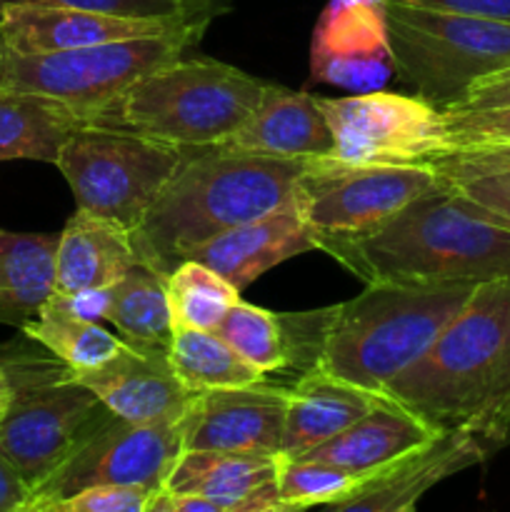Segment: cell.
Returning <instances> with one entry per match:
<instances>
[{"instance_id":"1","label":"cell","mask_w":510,"mask_h":512,"mask_svg":"<svg viewBox=\"0 0 510 512\" xmlns=\"http://www.w3.org/2000/svg\"><path fill=\"white\" fill-rule=\"evenodd\" d=\"M383 398L430 430L510 445V278L485 280L433 345L393 378Z\"/></svg>"},{"instance_id":"2","label":"cell","mask_w":510,"mask_h":512,"mask_svg":"<svg viewBox=\"0 0 510 512\" xmlns=\"http://www.w3.org/2000/svg\"><path fill=\"white\" fill-rule=\"evenodd\" d=\"M308 158H275L228 145L185 148L183 160L133 230L140 263L168 275L215 235L295 200Z\"/></svg>"},{"instance_id":"3","label":"cell","mask_w":510,"mask_h":512,"mask_svg":"<svg viewBox=\"0 0 510 512\" xmlns=\"http://www.w3.org/2000/svg\"><path fill=\"white\" fill-rule=\"evenodd\" d=\"M318 250L368 283H485L510 278V230L448 183L395 218Z\"/></svg>"},{"instance_id":"4","label":"cell","mask_w":510,"mask_h":512,"mask_svg":"<svg viewBox=\"0 0 510 512\" xmlns=\"http://www.w3.org/2000/svg\"><path fill=\"white\" fill-rule=\"evenodd\" d=\"M480 283H368L325 308L313 370L383 395L463 310Z\"/></svg>"},{"instance_id":"5","label":"cell","mask_w":510,"mask_h":512,"mask_svg":"<svg viewBox=\"0 0 510 512\" xmlns=\"http://www.w3.org/2000/svg\"><path fill=\"white\" fill-rule=\"evenodd\" d=\"M268 85L235 65L180 55L128 85L85 125L128 130L175 148H205L235 133Z\"/></svg>"},{"instance_id":"6","label":"cell","mask_w":510,"mask_h":512,"mask_svg":"<svg viewBox=\"0 0 510 512\" xmlns=\"http://www.w3.org/2000/svg\"><path fill=\"white\" fill-rule=\"evenodd\" d=\"M0 368L10 383L0 450L33 493L108 408L63 360L25 333L0 343Z\"/></svg>"},{"instance_id":"7","label":"cell","mask_w":510,"mask_h":512,"mask_svg":"<svg viewBox=\"0 0 510 512\" xmlns=\"http://www.w3.org/2000/svg\"><path fill=\"white\" fill-rule=\"evenodd\" d=\"M390 55L405 85L433 103H458L473 83L510 65V23L385 0Z\"/></svg>"},{"instance_id":"8","label":"cell","mask_w":510,"mask_h":512,"mask_svg":"<svg viewBox=\"0 0 510 512\" xmlns=\"http://www.w3.org/2000/svg\"><path fill=\"white\" fill-rule=\"evenodd\" d=\"M205 28L208 25H188L165 35L60 53L23 55L0 48V88L48 95L70 105L88 123L90 115L118 98L128 85L193 48Z\"/></svg>"},{"instance_id":"9","label":"cell","mask_w":510,"mask_h":512,"mask_svg":"<svg viewBox=\"0 0 510 512\" xmlns=\"http://www.w3.org/2000/svg\"><path fill=\"white\" fill-rule=\"evenodd\" d=\"M183 155L185 148L128 130L83 125L70 135L55 165L73 190L78 208L133 233Z\"/></svg>"},{"instance_id":"10","label":"cell","mask_w":510,"mask_h":512,"mask_svg":"<svg viewBox=\"0 0 510 512\" xmlns=\"http://www.w3.org/2000/svg\"><path fill=\"white\" fill-rule=\"evenodd\" d=\"M443 185L430 165H355L323 155L308 158L295 198L315 238H353Z\"/></svg>"},{"instance_id":"11","label":"cell","mask_w":510,"mask_h":512,"mask_svg":"<svg viewBox=\"0 0 510 512\" xmlns=\"http://www.w3.org/2000/svg\"><path fill=\"white\" fill-rule=\"evenodd\" d=\"M180 453V420L130 423L108 410L48 480L30 493L23 512H50L58 500L93 485H140L158 490Z\"/></svg>"},{"instance_id":"12","label":"cell","mask_w":510,"mask_h":512,"mask_svg":"<svg viewBox=\"0 0 510 512\" xmlns=\"http://www.w3.org/2000/svg\"><path fill=\"white\" fill-rule=\"evenodd\" d=\"M333 155L355 165H428L450 153L443 113L420 95L368 90L343 98H318Z\"/></svg>"},{"instance_id":"13","label":"cell","mask_w":510,"mask_h":512,"mask_svg":"<svg viewBox=\"0 0 510 512\" xmlns=\"http://www.w3.org/2000/svg\"><path fill=\"white\" fill-rule=\"evenodd\" d=\"M288 395L265 380L198 393L180 418L183 450L278 455Z\"/></svg>"},{"instance_id":"14","label":"cell","mask_w":510,"mask_h":512,"mask_svg":"<svg viewBox=\"0 0 510 512\" xmlns=\"http://www.w3.org/2000/svg\"><path fill=\"white\" fill-rule=\"evenodd\" d=\"M313 78L368 93L395 73L385 0H330L315 25Z\"/></svg>"},{"instance_id":"15","label":"cell","mask_w":510,"mask_h":512,"mask_svg":"<svg viewBox=\"0 0 510 512\" xmlns=\"http://www.w3.org/2000/svg\"><path fill=\"white\" fill-rule=\"evenodd\" d=\"M493 455L495 450L475 435L443 430L375 473L360 478L358 485L333 505V510L410 512L418 508L420 498L430 488L463 470L478 468Z\"/></svg>"},{"instance_id":"16","label":"cell","mask_w":510,"mask_h":512,"mask_svg":"<svg viewBox=\"0 0 510 512\" xmlns=\"http://www.w3.org/2000/svg\"><path fill=\"white\" fill-rule=\"evenodd\" d=\"M188 25L210 23L198 18H123L53 5H0V43L23 55L165 35Z\"/></svg>"},{"instance_id":"17","label":"cell","mask_w":510,"mask_h":512,"mask_svg":"<svg viewBox=\"0 0 510 512\" xmlns=\"http://www.w3.org/2000/svg\"><path fill=\"white\" fill-rule=\"evenodd\" d=\"M278 455L183 450L163 488L203 495L218 512H288L278 495Z\"/></svg>"},{"instance_id":"18","label":"cell","mask_w":510,"mask_h":512,"mask_svg":"<svg viewBox=\"0 0 510 512\" xmlns=\"http://www.w3.org/2000/svg\"><path fill=\"white\" fill-rule=\"evenodd\" d=\"M308 250H318V238L295 198L285 208L215 235L208 243L198 245L190 258L213 268L243 293L270 268Z\"/></svg>"},{"instance_id":"19","label":"cell","mask_w":510,"mask_h":512,"mask_svg":"<svg viewBox=\"0 0 510 512\" xmlns=\"http://www.w3.org/2000/svg\"><path fill=\"white\" fill-rule=\"evenodd\" d=\"M100 403L130 423L180 420L198 393H190L170 368L168 353H140L125 348L103 368L73 373Z\"/></svg>"},{"instance_id":"20","label":"cell","mask_w":510,"mask_h":512,"mask_svg":"<svg viewBox=\"0 0 510 512\" xmlns=\"http://www.w3.org/2000/svg\"><path fill=\"white\" fill-rule=\"evenodd\" d=\"M220 145L275 158H323L333 155V133L315 95L270 83L258 108Z\"/></svg>"},{"instance_id":"21","label":"cell","mask_w":510,"mask_h":512,"mask_svg":"<svg viewBox=\"0 0 510 512\" xmlns=\"http://www.w3.org/2000/svg\"><path fill=\"white\" fill-rule=\"evenodd\" d=\"M138 263L128 228L78 208L58 235L55 290L78 293L110 288Z\"/></svg>"},{"instance_id":"22","label":"cell","mask_w":510,"mask_h":512,"mask_svg":"<svg viewBox=\"0 0 510 512\" xmlns=\"http://www.w3.org/2000/svg\"><path fill=\"white\" fill-rule=\"evenodd\" d=\"M380 400L383 395L358 388L348 380L323 370H308L290 388L280 455L298 458L308 453L370 413Z\"/></svg>"},{"instance_id":"23","label":"cell","mask_w":510,"mask_h":512,"mask_svg":"<svg viewBox=\"0 0 510 512\" xmlns=\"http://www.w3.org/2000/svg\"><path fill=\"white\" fill-rule=\"evenodd\" d=\"M430 435H435V430H430L423 420L383 398L363 418L298 458L320 460L365 478L415 445L425 443Z\"/></svg>"},{"instance_id":"24","label":"cell","mask_w":510,"mask_h":512,"mask_svg":"<svg viewBox=\"0 0 510 512\" xmlns=\"http://www.w3.org/2000/svg\"><path fill=\"white\" fill-rule=\"evenodd\" d=\"M85 120L70 105L28 90H0V163H53Z\"/></svg>"},{"instance_id":"25","label":"cell","mask_w":510,"mask_h":512,"mask_svg":"<svg viewBox=\"0 0 510 512\" xmlns=\"http://www.w3.org/2000/svg\"><path fill=\"white\" fill-rule=\"evenodd\" d=\"M58 235L0 230V325L23 328L55 293Z\"/></svg>"},{"instance_id":"26","label":"cell","mask_w":510,"mask_h":512,"mask_svg":"<svg viewBox=\"0 0 510 512\" xmlns=\"http://www.w3.org/2000/svg\"><path fill=\"white\" fill-rule=\"evenodd\" d=\"M105 320L120 333L130 348L140 353H168L173 338L165 275L138 263L115 285H110V303Z\"/></svg>"},{"instance_id":"27","label":"cell","mask_w":510,"mask_h":512,"mask_svg":"<svg viewBox=\"0 0 510 512\" xmlns=\"http://www.w3.org/2000/svg\"><path fill=\"white\" fill-rule=\"evenodd\" d=\"M168 360L173 373L190 393L235 388L265 380V373L240 358L215 330L173 325Z\"/></svg>"},{"instance_id":"28","label":"cell","mask_w":510,"mask_h":512,"mask_svg":"<svg viewBox=\"0 0 510 512\" xmlns=\"http://www.w3.org/2000/svg\"><path fill=\"white\" fill-rule=\"evenodd\" d=\"M20 333L43 345L58 360H63L73 373L103 368L125 348V340L120 335L110 333L95 320H83L63 313L48 300L40 308V313L20 328Z\"/></svg>"},{"instance_id":"29","label":"cell","mask_w":510,"mask_h":512,"mask_svg":"<svg viewBox=\"0 0 510 512\" xmlns=\"http://www.w3.org/2000/svg\"><path fill=\"white\" fill-rule=\"evenodd\" d=\"M173 325L215 330L240 300V290L198 260H183L165 275Z\"/></svg>"},{"instance_id":"30","label":"cell","mask_w":510,"mask_h":512,"mask_svg":"<svg viewBox=\"0 0 510 512\" xmlns=\"http://www.w3.org/2000/svg\"><path fill=\"white\" fill-rule=\"evenodd\" d=\"M215 333L260 373L268 375L288 368L283 325L270 310L238 300L220 320Z\"/></svg>"},{"instance_id":"31","label":"cell","mask_w":510,"mask_h":512,"mask_svg":"<svg viewBox=\"0 0 510 512\" xmlns=\"http://www.w3.org/2000/svg\"><path fill=\"white\" fill-rule=\"evenodd\" d=\"M358 475L308 458L278 455V495L285 510L298 512L325 505L333 508L358 485Z\"/></svg>"},{"instance_id":"32","label":"cell","mask_w":510,"mask_h":512,"mask_svg":"<svg viewBox=\"0 0 510 512\" xmlns=\"http://www.w3.org/2000/svg\"><path fill=\"white\" fill-rule=\"evenodd\" d=\"M0 5H53L123 18H198L210 23V18L195 13L185 0H0Z\"/></svg>"},{"instance_id":"33","label":"cell","mask_w":510,"mask_h":512,"mask_svg":"<svg viewBox=\"0 0 510 512\" xmlns=\"http://www.w3.org/2000/svg\"><path fill=\"white\" fill-rule=\"evenodd\" d=\"M448 130L450 150L465 145L508 143L510 140V108L505 110H440Z\"/></svg>"},{"instance_id":"34","label":"cell","mask_w":510,"mask_h":512,"mask_svg":"<svg viewBox=\"0 0 510 512\" xmlns=\"http://www.w3.org/2000/svg\"><path fill=\"white\" fill-rule=\"evenodd\" d=\"M150 493L140 485H93L58 500L50 512H145Z\"/></svg>"},{"instance_id":"35","label":"cell","mask_w":510,"mask_h":512,"mask_svg":"<svg viewBox=\"0 0 510 512\" xmlns=\"http://www.w3.org/2000/svg\"><path fill=\"white\" fill-rule=\"evenodd\" d=\"M430 168L443 180L470 178V175L495 173L510 168V140L508 143H485L455 148L440 158L430 160Z\"/></svg>"},{"instance_id":"36","label":"cell","mask_w":510,"mask_h":512,"mask_svg":"<svg viewBox=\"0 0 510 512\" xmlns=\"http://www.w3.org/2000/svg\"><path fill=\"white\" fill-rule=\"evenodd\" d=\"M463 198L478 205L488 218L510 230V168L495 173L470 175V178L445 180Z\"/></svg>"},{"instance_id":"37","label":"cell","mask_w":510,"mask_h":512,"mask_svg":"<svg viewBox=\"0 0 510 512\" xmlns=\"http://www.w3.org/2000/svg\"><path fill=\"white\" fill-rule=\"evenodd\" d=\"M450 110H505L510 108V65L485 75L468 88ZM445 110V108H443Z\"/></svg>"},{"instance_id":"38","label":"cell","mask_w":510,"mask_h":512,"mask_svg":"<svg viewBox=\"0 0 510 512\" xmlns=\"http://www.w3.org/2000/svg\"><path fill=\"white\" fill-rule=\"evenodd\" d=\"M50 305H55L63 313L75 315V318L83 320H105L110 303V288H95V290H78V293H60L55 290L48 298Z\"/></svg>"},{"instance_id":"39","label":"cell","mask_w":510,"mask_h":512,"mask_svg":"<svg viewBox=\"0 0 510 512\" xmlns=\"http://www.w3.org/2000/svg\"><path fill=\"white\" fill-rule=\"evenodd\" d=\"M420 8L445 10V13L475 15V18L505 20L510 23V0H403Z\"/></svg>"},{"instance_id":"40","label":"cell","mask_w":510,"mask_h":512,"mask_svg":"<svg viewBox=\"0 0 510 512\" xmlns=\"http://www.w3.org/2000/svg\"><path fill=\"white\" fill-rule=\"evenodd\" d=\"M30 500V488L15 465L0 450V512H23Z\"/></svg>"},{"instance_id":"41","label":"cell","mask_w":510,"mask_h":512,"mask_svg":"<svg viewBox=\"0 0 510 512\" xmlns=\"http://www.w3.org/2000/svg\"><path fill=\"white\" fill-rule=\"evenodd\" d=\"M185 3H188L195 13L205 15V18L210 20H215L218 15L228 13V10L233 8V0H185Z\"/></svg>"},{"instance_id":"42","label":"cell","mask_w":510,"mask_h":512,"mask_svg":"<svg viewBox=\"0 0 510 512\" xmlns=\"http://www.w3.org/2000/svg\"><path fill=\"white\" fill-rule=\"evenodd\" d=\"M8 405H10V383L5 370L0 368V423H3L5 413H8Z\"/></svg>"},{"instance_id":"43","label":"cell","mask_w":510,"mask_h":512,"mask_svg":"<svg viewBox=\"0 0 510 512\" xmlns=\"http://www.w3.org/2000/svg\"><path fill=\"white\" fill-rule=\"evenodd\" d=\"M0 48H3V45H0Z\"/></svg>"},{"instance_id":"44","label":"cell","mask_w":510,"mask_h":512,"mask_svg":"<svg viewBox=\"0 0 510 512\" xmlns=\"http://www.w3.org/2000/svg\"><path fill=\"white\" fill-rule=\"evenodd\" d=\"M0 90H3V88H0Z\"/></svg>"}]
</instances>
